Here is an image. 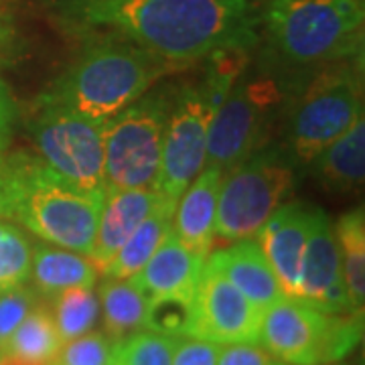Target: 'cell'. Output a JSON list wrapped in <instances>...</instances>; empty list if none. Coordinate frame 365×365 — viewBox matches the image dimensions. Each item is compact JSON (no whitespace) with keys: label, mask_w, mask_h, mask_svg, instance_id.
<instances>
[{"label":"cell","mask_w":365,"mask_h":365,"mask_svg":"<svg viewBox=\"0 0 365 365\" xmlns=\"http://www.w3.org/2000/svg\"><path fill=\"white\" fill-rule=\"evenodd\" d=\"M61 341H71L93 329L100 317V297L93 288H67L49 299Z\"/></svg>","instance_id":"obj_25"},{"label":"cell","mask_w":365,"mask_h":365,"mask_svg":"<svg viewBox=\"0 0 365 365\" xmlns=\"http://www.w3.org/2000/svg\"><path fill=\"white\" fill-rule=\"evenodd\" d=\"M11 217L9 207V193H6V179H4V160H0V220Z\"/></svg>","instance_id":"obj_35"},{"label":"cell","mask_w":365,"mask_h":365,"mask_svg":"<svg viewBox=\"0 0 365 365\" xmlns=\"http://www.w3.org/2000/svg\"><path fill=\"white\" fill-rule=\"evenodd\" d=\"M262 311L205 258L191 299L189 337L225 343H256Z\"/></svg>","instance_id":"obj_11"},{"label":"cell","mask_w":365,"mask_h":365,"mask_svg":"<svg viewBox=\"0 0 365 365\" xmlns=\"http://www.w3.org/2000/svg\"><path fill=\"white\" fill-rule=\"evenodd\" d=\"M167 91L140 96L104 126V182L112 189H155L169 122Z\"/></svg>","instance_id":"obj_6"},{"label":"cell","mask_w":365,"mask_h":365,"mask_svg":"<svg viewBox=\"0 0 365 365\" xmlns=\"http://www.w3.org/2000/svg\"><path fill=\"white\" fill-rule=\"evenodd\" d=\"M63 25L118 37L167 63L244 51L256 41L250 0H55Z\"/></svg>","instance_id":"obj_1"},{"label":"cell","mask_w":365,"mask_h":365,"mask_svg":"<svg viewBox=\"0 0 365 365\" xmlns=\"http://www.w3.org/2000/svg\"><path fill=\"white\" fill-rule=\"evenodd\" d=\"M215 112L207 86L187 88L173 102L163 138V155L155 191L179 201L182 191L205 169L209 120Z\"/></svg>","instance_id":"obj_10"},{"label":"cell","mask_w":365,"mask_h":365,"mask_svg":"<svg viewBox=\"0 0 365 365\" xmlns=\"http://www.w3.org/2000/svg\"><path fill=\"white\" fill-rule=\"evenodd\" d=\"M14 120H16V106L6 86L0 81V150L11 140Z\"/></svg>","instance_id":"obj_34"},{"label":"cell","mask_w":365,"mask_h":365,"mask_svg":"<svg viewBox=\"0 0 365 365\" xmlns=\"http://www.w3.org/2000/svg\"><path fill=\"white\" fill-rule=\"evenodd\" d=\"M11 217L43 242L91 258L104 197L78 191L41 158L4 160Z\"/></svg>","instance_id":"obj_3"},{"label":"cell","mask_w":365,"mask_h":365,"mask_svg":"<svg viewBox=\"0 0 365 365\" xmlns=\"http://www.w3.org/2000/svg\"><path fill=\"white\" fill-rule=\"evenodd\" d=\"M266 31L288 63H333L361 53L364 0H272Z\"/></svg>","instance_id":"obj_4"},{"label":"cell","mask_w":365,"mask_h":365,"mask_svg":"<svg viewBox=\"0 0 365 365\" xmlns=\"http://www.w3.org/2000/svg\"><path fill=\"white\" fill-rule=\"evenodd\" d=\"M207 260L262 313L284 297L272 266L256 240H235L232 248L213 252Z\"/></svg>","instance_id":"obj_17"},{"label":"cell","mask_w":365,"mask_h":365,"mask_svg":"<svg viewBox=\"0 0 365 365\" xmlns=\"http://www.w3.org/2000/svg\"><path fill=\"white\" fill-rule=\"evenodd\" d=\"M294 187L292 163L282 150H256L222 173L215 235L222 240L252 237L282 205Z\"/></svg>","instance_id":"obj_7"},{"label":"cell","mask_w":365,"mask_h":365,"mask_svg":"<svg viewBox=\"0 0 365 365\" xmlns=\"http://www.w3.org/2000/svg\"><path fill=\"white\" fill-rule=\"evenodd\" d=\"M323 187L335 193H353L364 185L365 122L364 116L329 143L309 163Z\"/></svg>","instance_id":"obj_19"},{"label":"cell","mask_w":365,"mask_h":365,"mask_svg":"<svg viewBox=\"0 0 365 365\" xmlns=\"http://www.w3.org/2000/svg\"><path fill=\"white\" fill-rule=\"evenodd\" d=\"M0 160H2V158H0Z\"/></svg>","instance_id":"obj_38"},{"label":"cell","mask_w":365,"mask_h":365,"mask_svg":"<svg viewBox=\"0 0 365 365\" xmlns=\"http://www.w3.org/2000/svg\"><path fill=\"white\" fill-rule=\"evenodd\" d=\"M311 213L313 205H280L256 232V242L260 244L266 260L270 262L284 297H297L299 292L300 266L311 230Z\"/></svg>","instance_id":"obj_14"},{"label":"cell","mask_w":365,"mask_h":365,"mask_svg":"<svg viewBox=\"0 0 365 365\" xmlns=\"http://www.w3.org/2000/svg\"><path fill=\"white\" fill-rule=\"evenodd\" d=\"M0 365H53V364L29 361V359H21V357H14V355H6V353H0Z\"/></svg>","instance_id":"obj_36"},{"label":"cell","mask_w":365,"mask_h":365,"mask_svg":"<svg viewBox=\"0 0 365 365\" xmlns=\"http://www.w3.org/2000/svg\"><path fill=\"white\" fill-rule=\"evenodd\" d=\"M155 189H112L106 191L104 205L98 222L91 260L102 270L144 217L160 199Z\"/></svg>","instance_id":"obj_16"},{"label":"cell","mask_w":365,"mask_h":365,"mask_svg":"<svg viewBox=\"0 0 365 365\" xmlns=\"http://www.w3.org/2000/svg\"><path fill=\"white\" fill-rule=\"evenodd\" d=\"M222 170L205 167L177 201L173 215V232L193 252L209 254L215 237L217 197Z\"/></svg>","instance_id":"obj_18"},{"label":"cell","mask_w":365,"mask_h":365,"mask_svg":"<svg viewBox=\"0 0 365 365\" xmlns=\"http://www.w3.org/2000/svg\"><path fill=\"white\" fill-rule=\"evenodd\" d=\"M361 335V313H325L304 300L282 297L262 313L258 341L288 365H325L347 357Z\"/></svg>","instance_id":"obj_5"},{"label":"cell","mask_w":365,"mask_h":365,"mask_svg":"<svg viewBox=\"0 0 365 365\" xmlns=\"http://www.w3.org/2000/svg\"><path fill=\"white\" fill-rule=\"evenodd\" d=\"M167 66L165 59L134 43L91 37L43 98L96 122H108L144 96Z\"/></svg>","instance_id":"obj_2"},{"label":"cell","mask_w":365,"mask_h":365,"mask_svg":"<svg viewBox=\"0 0 365 365\" xmlns=\"http://www.w3.org/2000/svg\"><path fill=\"white\" fill-rule=\"evenodd\" d=\"M268 88L266 83L250 86L244 81L232 86L209 120L205 167L223 173L258 150L266 108L272 100V93H266Z\"/></svg>","instance_id":"obj_12"},{"label":"cell","mask_w":365,"mask_h":365,"mask_svg":"<svg viewBox=\"0 0 365 365\" xmlns=\"http://www.w3.org/2000/svg\"><path fill=\"white\" fill-rule=\"evenodd\" d=\"M33 246L25 232L0 220V290L26 284L31 278Z\"/></svg>","instance_id":"obj_26"},{"label":"cell","mask_w":365,"mask_h":365,"mask_svg":"<svg viewBox=\"0 0 365 365\" xmlns=\"http://www.w3.org/2000/svg\"><path fill=\"white\" fill-rule=\"evenodd\" d=\"M61 345L63 341L59 337L55 321H53L49 299L41 297L35 309L26 314L23 323L14 329L13 335L2 345L0 353L14 355L29 361L53 364Z\"/></svg>","instance_id":"obj_23"},{"label":"cell","mask_w":365,"mask_h":365,"mask_svg":"<svg viewBox=\"0 0 365 365\" xmlns=\"http://www.w3.org/2000/svg\"><path fill=\"white\" fill-rule=\"evenodd\" d=\"M217 365H288L256 343L220 345Z\"/></svg>","instance_id":"obj_32"},{"label":"cell","mask_w":365,"mask_h":365,"mask_svg":"<svg viewBox=\"0 0 365 365\" xmlns=\"http://www.w3.org/2000/svg\"><path fill=\"white\" fill-rule=\"evenodd\" d=\"M53 365H114V341L106 333L88 331L66 341Z\"/></svg>","instance_id":"obj_28"},{"label":"cell","mask_w":365,"mask_h":365,"mask_svg":"<svg viewBox=\"0 0 365 365\" xmlns=\"http://www.w3.org/2000/svg\"><path fill=\"white\" fill-rule=\"evenodd\" d=\"M361 116L364 100L357 73L349 67L323 71L292 108L290 146L302 163H311Z\"/></svg>","instance_id":"obj_9"},{"label":"cell","mask_w":365,"mask_h":365,"mask_svg":"<svg viewBox=\"0 0 365 365\" xmlns=\"http://www.w3.org/2000/svg\"><path fill=\"white\" fill-rule=\"evenodd\" d=\"M205 258V254L187 248L170 230L140 272L130 278L148 300L177 299L191 302Z\"/></svg>","instance_id":"obj_15"},{"label":"cell","mask_w":365,"mask_h":365,"mask_svg":"<svg viewBox=\"0 0 365 365\" xmlns=\"http://www.w3.org/2000/svg\"><path fill=\"white\" fill-rule=\"evenodd\" d=\"M191 302L177 299H155L148 302L146 329L167 337H182L189 331Z\"/></svg>","instance_id":"obj_29"},{"label":"cell","mask_w":365,"mask_h":365,"mask_svg":"<svg viewBox=\"0 0 365 365\" xmlns=\"http://www.w3.org/2000/svg\"><path fill=\"white\" fill-rule=\"evenodd\" d=\"M173 341L155 331H136L114 343V365H170Z\"/></svg>","instance_id":"obj_27"},{"label":"cell","mask_w":365,"mask_h":365,"mask_svg":"<svg viewBox=\"0 0 365 365\" xmlns=\"http://www.w3.org/2000/svg\"><path fill=\"white\" fill-rule=\"evenodd\" d=\"M220 345L197 337H175L170 365H217Z\"/></svg>","instance_id":"obj_31"},{"label":"cell","mask_w":365,"mask_h":365,"mask_svg":"<svg viewBox=\"0 0 365 365\" xmlns=\"http://www.w3.org/2000/svg\"><path fill=\"white\" fill-rule=\"evenodd\" d=\"M325 365H341V364H335V361H333V364H325Z\"/></svg>","instance_id":"obj_37"},{"label":"cell","mask_w":365,"mask_h":365,"mask_svg":"<svg viewBox=\"0 0 365 365\" xmlns=\"http://www.w3.org/2000/svg\"><path fill=\"white\" fill-rule=\"evenodd\" d=\"M31 276L41 297L51 299L67 288L96 287L98 266L83 254L45 242L33 248Z\"/></svg>","instance_id":"obj_20"},{"label":"cell","mask_w":365,"mask_h":365,"mask_svg":"<svg viewBox=\"0 0 365 365\" xmlns=\"http://www.w3.org/2000/svg\"><path fill=\"white\" fill-rule=\"evenodd\" d=\"M148 297L132 278H106L100 284V313L104 314L106 335L120 341L146 329Z\"/></svg>","instance_id":"obj_22"},{"label":"cell","mask_w":365,"mask_h":365,"mask_svg":"<svg viewBox=\"0 0 365 365\" xmlns=\"http://www.w3.org/2000/svg\"><path fill=\"white\" fill-rule=\"evenodd\" d=\"M104 126L41 96L31 134L49 169L81 193L104 197Z\"/></svg>","instance_id":"obj_8"},{"label":"cell","mask_w":365,"mask_h":365,"mask_svg":"<svg viewBox=\"0 0 365 365\" xmlns=\"http://www.w3.org/2000/svg\"><path fill=\"white\" fill-rule=\"evenodd\" d=\"M304 300L325 313H355L347 297L341 270V256L331 220L321 207L313 205L311 230L300 266L299 292Z\"/></svg>","instance_id":"obj_13"},{"label":"cell","mask_w":365,"mask_h":365,"mask_svg":"<svg viewBox=\"0 0 365 365\" xmlns=\"http://www.w3.org/2000/svg\"><path fill=\"white\" fill-rule=\"evenodd\" d=\"M341 256V270L347 297L355 313L364 314L365 302V217L357 207L341 215L333 227Z\"/></svg>","instance_id":"obj_24"},{"label":"cell","mask_w":365,"mask_h":365,"mask_svg":"<svg viewBox=\"0 0 365 365\" xmlns=\"http://www.w3.org/2000/svg\"><path fill=\"white\" fill-rule=\"evenodd\" d=\"M175 207L177 201L169 197L163 195L158 199L155 209L144 217L130 237L122 244V248L112 256V260L102 268L106 278H130L136 272H140V268L155 254L158 244L173 230Z\"/></svg>","instance_id":"obj_21"},{"label":"cell","mask_w":365,"mask_h":365,"mask_svg":"<svg viewBox=\"0 0 365 365\" xmlns=\"http://www.w3.org/2000/svg\"><path fill=\"white\" fill-rule=\"evenodd\" d=\"M21 55V37L14 19L0 6V67L11 66Z\"/></svg>","instance_id":"obj_33"},{"label":"cell","mask_w":365,"mask_h":365,"mask_svg":"<svg viewBox=\"0 0 365 365\" xmlns=\"http://www.w3.org/2000/svg\"><path fill=\"white\" fill-rule=\"evenodd\" d=\"M39 300V292L26 284L0 290V349Z\"/></svg>","instance_id":"obj_30"}]
</instances>
